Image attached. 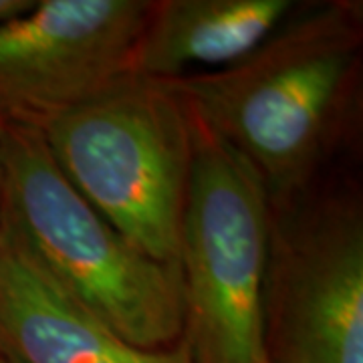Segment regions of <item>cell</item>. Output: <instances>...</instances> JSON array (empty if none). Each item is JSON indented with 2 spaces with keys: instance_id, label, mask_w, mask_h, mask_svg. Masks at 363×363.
Returning <instances> with one entry per match:
<instances>
[{
  "instance_id": "cell-3",
  "label": "cell",
  "mask_w": 363,
  "mask_h": 363,
  "mask_svg": "<svg viewBox=\"0 0 363 363\" xmlns=\"http://www.w3.org/2000/svg\"><path fill=\"white\" fill-rule=\"evenodd\" d=\"M40 133L63 176L117 233L178 264L194 121L164 81L130 75Z\"/></svg>"
},
{
  "instance_id": "cell-8",
  "label": "cell",
  "mask_w": 363,
  "mask_h": 363,
  "mask_svg": "<svg viewBox=\"0 0 363 363\" xmlns=\"http://www.w3.org/2000/svg\"><path fill=\"white\" fill-rule=\"evenodd\" d=\"M295 6V0H152L131 75L168 81L233 65Z\"/></svg>"
},
{
  "instance_id": "cell-2",
  "label": "cell",
  "mask_w": 363,
  "mask_h": 363,
  "mask_svg": "<svg viewBox=\"0 0 363 363\" xmlns=\"http://www.w3.org/2000/svg\"><path fill=\"white\" fill-rule=\"evenodd\" d=\"M0 236L117 337L143 350L182 339L180 267L117 233L63 176L35 128L0 123Z\"/></svg>"
},
{
  "instance_id": "cell-9",
  "label": "cell",
  "mask_w": 363,
  "mask_h": 363,
  "mask_svg": "<svg viewBox=\"0 0 363 363\" xmlns=\"http://www.w3.org/2000/svg\"><path fill=\"white\" fill-rule=\"evenodd\" d=\"M35 0H0V21H6L14 14L26 11Z\"/></svg>"
},
{
  "instance_id": "cell-7",
  "label": "cell",
  "mask_w": 363,
  "mask_h": 363,
  "mask_svg": "<svg viewBox=\"0 0 363 363\" xmlns=\"http://www.w3.org/2000/svg\"><path fill=\"white\" fill-rule=\"evenodd\" d=\"M0 359L6 363H192L186 341L135 347L61 289L0 236Z\"/></svg>"
},
{
  "instance_id": "cell-4",
  "label": "cell",
  "mask_w": 363,
  "mask_h": 363,
  "mask_svg": "<svg viewBox=\"0 0 363 363\" xmlns=\"http://www.w3.org/2000/svg\"><path fill=\"white\" fill-rule=\"evenodd\" d=\"M271 202L259 174L194 121L178 255L182 339L192 363H271L262 319Z\"/></svg>"
},
{
  "instance_id": "cell-6",
  "label": "cell",
  "mask_w": 363,
  "mask_h": 363,
  "mask_svg": "<svg viewBox=\"0 0 363 363\" xmlns=\"http://www.w3.org/2000/svg\"><path fill=\"white\" fill-rule=\"evenodd\" d=\"M152 0H35L0 21V123L43 130L131 75Z\"/></svg>"
},
{
  "instance_id": "cell-5",
  "label": "cell",
  "mask_w": 363,
  "mask_h": 363,
  "mask_svg": "<svg viewBox=\"0 0 363 363\" xmlns=\"http://www.w3.org/2000/svg\"><path fill=\"white\" fill-rule=\"evenodd\" d=\"M271 363H363V210L353 188L271 204L262 289Z\"/></svg>"
},
{
  "instance_id": "cell-1",
  "label": "cell",
  "mask_w": 363,
  "mask_h": 363,
  "mask_svg": "<svg viewBox=\"0 0 363 363\" xmlns=\"http://www.w3.org/2000/svg\"><path fill=\"white\" fill-rule=\"evenodd\" d=\"M363 4L297 2L233 65L164 81L196 123L247 160L271 204L321 180L359 109Z\"/></svg>"
},
{
  "instance_id": "cell-10",
  "label": "cell",
  "mask_w": 363,
  "mask_h": 363,
  "mask_svg": "<svg viewBox=\"0 0 363 363\" xmlns=\"http://www.w3.org/2000/svg\"><path fill=\"white\" fill-rule=\"evenodd\" d=\"M0 363H6V362H4V359H0Z\"/></svg>"
}]
</instances>
